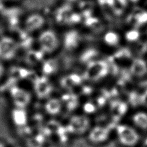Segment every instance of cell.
<instances>
[{
	"mask_svg": "<svg viewBox=\"0 0 147 147\" xmlns=\"http://www.w3.org/2000/svg\"><path fill=\"white\" fill-rule=\"evenodd\" d=\"M38 43L40 48L45 53L55 52L59 46L60 40L57 34L51 29H45L39 34Z\"/></svg>",
	"mask_w": 147,
	"mask_h": 147,
	"instance_id": "cell-1",
	"label": "cell"
},
{
	"mask_svg": "<svg viewBox=\"0 0 147 147\" xmlns=\"http://www.w3.org/2000/svg\"><path fill=\"white\" fill-rule=\"evenodd\" d=\"M16 41L9 36L0 38V60L4 62L13 59L18 51Z\"/></svg>",
	"mask_w": 147,
	"mask_h": 147,
	"instance_id": "cell-2",
	"label": "cell"
},
{
	"mask_svg": "<svg viewBox=\"0 0 147 147\" xmlns=\"http://www.w3.org/2000/svg\"><path fill=\"white\" fill-rule=\"evenodd\" d=\"M45 22V18L42 14L37 13L30 14L25 20V29L29 32L37 31L44 26Z\"/></svg>",
	"mask_w": 147,
	"mask_h": 147,
	"instance_id": "cell-3",
	"label": "cell"
},
{
	"mask_svg": "<svg viewBox=\"0 0 147 147\" xmlns=\"http://www.w3.org/2000/svg\"><path fill=\"white\" fill-rule=\"evenodd\" d=\"M119 131V139L122 144L131 146L134 145L138 140V136L135 130L131 128L125 127Z\"/></svg>",
	"mask_w": 147,
	"mask_h": 147,
	"instance_id": "cell-4",
	"label": "cell"
},
{
	"mask_svg": "<svg viewBox=\"0 0 147 147\" xmlns=\"http://www.w3.org/2000/svg\"><path fill=\"white\" fill-rule=\"evenodd\" d=\"M132 120L134 125L142 129H147V113L139 111L136 113L133 116Z\"/></svg>",
	"mask_w": 147,
	"mask_h": 147,
	"instance_id": "cell-5",
	"label": "cell"
},
{
	"mask_svg": "<svg viewBox=\"0 0 147 147\" xmlns=\"http://www.w3.org/2000/svg\"><path fill=\"white\" fill-rule=\"evenodd\" d=\"M136 26H140L147 23V11L145 10H139L132 15V18Z\"/></svg>",
	"mask_w": 147,
	"mask_h": 147,
	"instance_id": "cell-6",
	"label": "cell"
},
{
	"mask_svg": "<svg viewBox=\"0 0 147 147\" xmlns=\"http://www.w3.org/2000/svg\"><path fill=\"white\" fill-rule=\"evenodd\" d=\"M103 38L106 44L111 46L118 45L120 41L119 35L114 31H109L106 33Z\"/></svg>",
	"mask_w": 147,
	"mask_h": 147,
	"instance_id": "cell-7",
	"label": "cell"
},
{
	"mask_svg": "<svg viewBox=\"0 0 147 147\" xmlns=\"http://www.w3.org/2000/svg\"><path fill=\"white\" fill-rule=\"evenodd\" d=\"M140 33L136 28L131 29L126 32L125 34L126 38L130 41H134L138 40L140 37Z\"/></svg>",
	"mask_w": 147,
	"mask_h": 147,
	"instance_id": "cell-8",
	"label": "cell"
},
{
	"mask_svg": "<svg viewBox=\"0 0 147 147\" xmlns=\"http://www.w3.org/2000/svg\"><path fill=\"white\" fill-rule=\"evenodd\" d=\"M5 72V67L3 62L0 60V80L2 79Z\"/></svg>",
	"mask_w": 147,
	"mask_h": 147,
	"instance_id": "cell-9",
	"label": "cell"
},
{
	"mask_svg": "<svg viewBox=\"0 0 147 147\" xmlns=\"http://www.w3.org/2000/svg\"><path fill=\"white\" fill-rule=\"evenodd\" d=\"M129 1L131 2H134V3H136V2H139L140 0H129Z\"/></svg>",
	"mask_w": 147,
	"mask_h": 147,
	"instance_id": "cell-10",
	"label": "cell"
},
{
	"mask_svg": "<svg viewBox=\"0 0 147 147\" xmlns=\"http://www.w3.org/2000/svg\"><path fill=\"white\" fill-rule=\"evenodd\" d=\"M0 147H6V146L2 142H0Z\"/></svg>",
	"mask_w": 147,
	"mask_h": 147,
	"instance_id": "cell-11",
	"label": "cell"
}]
</instances>
